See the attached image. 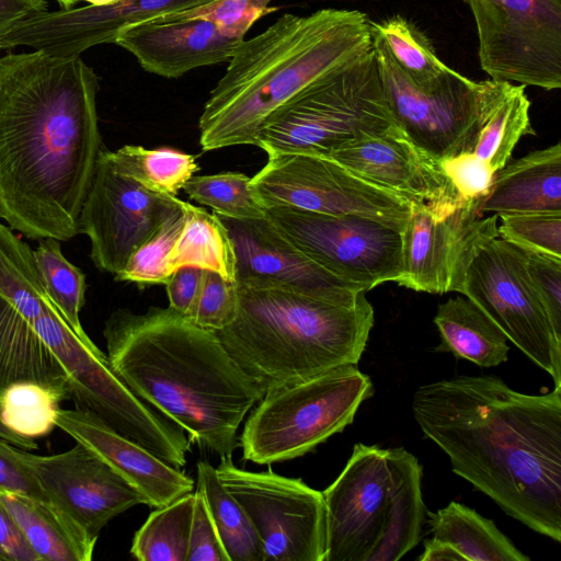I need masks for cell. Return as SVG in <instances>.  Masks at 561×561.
Segmentation results:
<instances>
[{"label": "cell", "mask_w": 561, "mask_h": 561, "mask_svg": "<svg viewBox=\"0 0 561 561\" xmlns=\"http://www.w3.org/2000/svg\"><path fill=\"white\" fill-rule=\"evenodd\" d=\"M98 90L80 56L0 57V218L30 239L80 232L101 151Z\"/></svg>", "instance_id": "6da1fadb"}, {"label": "cell", "mask_w": 561, "mask_h": 561, "mask_svg": "<svg viewBox=\"0 0 561 561\" xmlns=\"http://www.w3.org/2000/svg\"><path fill=\"white\" fill-rule=\"evenodd\" d=\"M412 412L457 476L561 541V387L527 394L494 375L457 376L419 387Z\"/></svg>", "instance_id": "7a4b0ae2"}, {"label": "cell", "mask_w": 561, "mask_h": 561, "mask_svg": "<svg viewBox=\"0 0 561 561\" xmlns=\"http://www.w3.org/2000/svg\"><path fill=\"white\" fill-rule=\"evenodd\" d=\"M103 336L116 376L192 443L220 457L240 446L238 430L264 394L214 331L170 307H150L114 311Z\"/></svg>", "instance_id": "3957f363"}, {"label": "cell", "mask_w": 561, "mask_h": 561, "mask_svg": "<svg viewBox=\"0 0 561 561\" xmlns=\"http://www.w3.org/2000/svg\"><path fill=\"white\" fill-rule=\"evenodd\" d=\"M371 47L370 19L359 10L283 14L243 39L228 60L199 116L202 150L255 146L257 131L274 112Z\"/></svg>", "instance_id": "277c9868"}, {"label": "cell", "mask_w": 561, "mask_h": 561, "mask_svg": "<svg viewBox=\"0 0 561 561\" xmlns=\"http://www.w3.org/2000/svg\"><path fill=\"white\" fill-rule=\"evenodd\" d=\"M234 320L216 331L263 394L357 365L374 325L365 295L353 305L280 288L238 286Z\"/></svg>", "instance_id": "5b68a950"}, {"label": "cell", "mask_w": 561, "mask_h": 561, "mask_svg": "<svg viewBox=\"0 0 561 561\" xmlns=\"http://www.w3.org/2000/svg\"><path fill=\"white\" fill-rule=\"evenodd\" d=\"M322 494L324 561H398L421 541L422 466L403 447L355 444Z\"/></svg>", "instance_id": "8992f818"}, {"label": "cell", "mask_w": 561, "mask_h": 561, "mask_svg": "<svg viewBox=\"0 0 561 561\" xmlns=\"http://www.w3.org/2000/svg\"><path fill=\"white\" fill-rule=\"evenodd\" d=\"M402 131L387 102L374 48L321 77L274 112L255 146L267 154L328 156L346 145Z\"/></svg>", "instance_id": "52a82bcc"}, {"label": "cell", "mask_w": 561, "mask_h": 561, "mask_svg": "<svg viewBox=\"0 0 561 561\" xmlns=\"http://www.w3.org/2000/svg\"><path fill=\"white\" fill-rule=\"evenodd\" d=\"M373 392L370 377L356 365L267 391L243 426V458L270 465L310 453L350 425Z\"/></svg>", "instance_id": "ba28073f"}, {"label": "cell", "mask_w": 561, "mask_h": 561, "mask_svg": "<svg viewBox=\"0 0 561 561\" xmlns=\"http://www.w3.org/2000/svg\"><path fill=\"white\" fill-rule=\"evenodd\" d=\"M62 365L69 400L174 468L186 463L190 436L139 399L112 370L106 355L85 345L48 302L32 323Z\"/></svg>", "instance_id": "9c48e42d"}, {"label": "cell", "mask_w": 561, "mask_h": 561, "mask_svg": "<svg viewBox=\"0 0 561 561\" xmlns=\"http://www.w3.org/2000/svg\"><path fill=\"white\" fill-rule=\"evenodd\" d=\"M371 41L387 102L403 134L438 161L471 153L492 107L497 80L473 81L449 68L433 84L421 87L373 32Z\"/></svg>", "instance_id": "30bf717a"}, {"label": "cell", "mask_w": 561, "mask_h": 561, "mask_svg": "<svg viewBox=\"0 0 561 561\" xmlns=\"http://www.w3.org/2000/svg\"><path fill=\"white\" fill-rule=\"evenodd\" d=\"M460 294L479 307L533 363L561 387V343L530 284L518 247L499 234L478 242Z\"/></svg>", "instance_id": "8fae6325"}, {"label": "cell", "mask_w": 561, "mask_h": 561, "mask_svg": "<svg viewBox=\"0 0 561 561\" xmlns=\"http://www.w3.org/2000/svg\"><path fill=\"white\" fill-rule=\"evenodd\" d=\"M491 79L561 88V0H463Z\"/></svg>", "instance_id": "7c38bea8"}, {"label": "cell", "mask_w": 561, "mask_h": 561, "mask_svg": "<svg viewBox=\"0 0 561 561\" xmlns=\"http://www.w3.org/2000/svg\"><path fill=\"white\" fill-rule=\"evenodd\" d=\"M251 178L265 206L327 215H358L404 227L413 204L350 171L335 160L310 153L267 154Z\"/></svg>", "instance_id": "4fadbf2b"}, {"label": "cell", "mask_w": 561, "mask_h": 561, "mask_svg": "<svg viewBox=\"0 0 561 561\" xmlns=\"http://www.w3.org/2000/svg\"><path fill=\"white\" fill-rule=\"evenodd\" d=\"M229 493L245 511L262 550V561H324L325 506L322 492L301 479L271 469H240L231 456L216 468Z\"/></svg>", "instance_id": "5bb4252c"}, {"label": "cell", "mask_w": 561, "mask_h": 561, "mask_svg": "<svg viewBox=\"0 0 561 561\" xmlns=\"http://www.w3.org/2000/svg\"><path fill=\"white\" fill-rule=\"evenodd\" d=\"M267 218L304 254L367 291L402 272V227L358 215H327L286 207Z\"/></svg>", "instance_id": "9a60e30c"}, {"label": "cell", "mask_w": 561, "mask_h": 561, "mask_svg": "<svg viewBox=\"0 0 561 561\" xmlns=\"http://www.w3.org/2000/svg\"><path fill=\"white\" fill-rule=\"evenodd\" d=\"M180 202L122 174L107 150L101 149L79 219V230L90 239L94 265L116 275L131 253L180 208Z\"/></svg>", "instance_id": "2e32d148"}, {"label": "cell", "mask_w": 561, "mask_h": 561, "mask_svg": "<svg viewBox=\"0 0 561 561\" xmlns=\"http://www.w3.org/2000/svg\"><path fill=\"white\" fill-rule=\"evenodd\" d=\"M499 216H479L477 205L450 210L413 205L402 230L400 286L432 294L460 293L476 245L499 234Z\"/></svg>", "instance_id": "e0dca14e"}, {"label": "cell", "mask_w": 561, "mask_h": 561, "mask_svg": "<svg viewBox=\"0 0 561 561\" xmlns=\"http://www.w3.org/2000/svg\"><path fill=\"white\" fill-rule=\"evenodd\" d=\"M10 448L37 480L50 503L96 540L114 517L133 506L146 504L135 488L80 443L47 456L34 455L13 445Z\"/></svg>", "instance_id": "ac0fdd59"}, {"label": "cell", "mask_w": 561, "mask_h": 561, "mask_svg": "<svg viewBox=\"0 0 561 561\" xmlns=\"http://www.w3.org/2000/svg\"><path fill=\"white\" fill-rule=\"evenodd\" d=\"M218 217L233 245L238 286L287 289L345 305L356 304L367 293L304 254L267 216Z\"/></svg>", "instance_id": "d6986e66"}, {"label": "cell", "mask_w": 561, "mask_h": 561, "mask_svg": "<svg viewBox=\"0 0 561 561\" xmlns=\"http://www.w3.org/2000/svg\"><path fill=\"white\" fill-rule=\"evenodd\" d=\"M210 0H121L108 5L46 11L16 23L0 36V50L20 46L69 57L115 43L125 27L161 15L190 10Z\"/></svg>", "instance_id": "ffe728a7"}, {"label": "cell", "mask_w": 561, "mask_h": 561, "mask_svg": "<svg viewBox=\"0 0 561 561\" xmlns=\"http://www.w3.org/2000/svg\"><path fill=\"white\" fill-rule=\"evenodd\" d=\"M325 157L413 205L448 210L468 204L460 199L440 161L416 147L403 131L356 141Z\"/></svg>", "instance_id": "44dd1931"}, {"label": "cell", "mask_w": 561, "mask_h": 561, "mask_svg": "<svg viewBox=\"0 0 561 561\" xmlns=\"http://www.w3.org/2000/svg\"><path fill=\"white\" fill-rule=\"evenodd\" d=\"M243 39L201 18L152 19L123 28L116 45L152 75L176 79L201 67L228 61Z\"/></svg>", "instance_id": "7402d4cb"}, {"label": "cell", "mask_w": 561, "mask_h": 561, "mask_svg": "<svg viewBox=\"0 0 561 561\" xmlns=\"http://www.w3.org/2000/svg\"><path fill=\"white\" fill-rule=\"evenodd\" d=\"M56 426L100 456L149 506H164L194 489V480L184 471L164 462L90 412L59 409Z\"/></svg>", "instance_id": "603a6c76"}, {"label": "cell", "mask_w": 561, "mask_h": 561, "mask_svg": "<svg viewBox=\"0 0 561 561\" xmlns=\"http://www.w3.org/2000/svg\"><path fill=\"white\" fill-rule=\"evenodd\" d=\"M477 213L561 214V145L533 151L496 171Z\"/></svg>", "instance_id": "cb8c5ba5"}, {"label": "cell", "mask_w": 561, "mask_h": 561, "mask_svg": "<svg viewBox=\"0 0 561 561\" xmlns=\"http://www.w3.org/2000/svg\"><path fill=\"white\" fill-rule=\"evenodd\" d=\"M432 538L424 540L419 561H529L492 519L451 501L427 513Z\"/></svg>", "instance_id": "d4e9b609"}, {"label": "cell", "mask_w": 561, "mask_h": 561, "mask_svg": "<svg viewBox=\"0 0 561 561\" xmlns=\"http://www.w3.org/2000/svg\"><path fill=\"white\" fill-rule=\"evenodd\" d=\"M36 382L69 400L66 371L34 327L0 297V396L11 385Z\"/></svg>", "instance_id": "484cf974"}, {"label": "cell", "mask_w": 561, "mask_h": 561, "mask_svg": "<svg viewBox=\"0 0 561 561\" xmlns=\"http://www.w3.org/2000/svg\"><path fill=\"white\" fill-rule=\"evenodd\" d=\"M0 502L41 561H90L96 539L50 502L0 490Z\"/></svg>", "instance_id": "4316f807"}, {"label": "cell", "mask_w": 561, "mask_h": 561, "mask_svg": "<svg viewBox=\"0 0 561 561\" xmlns=\"http://www.w3.org/2000/svg\"><path fill=\"white\" fill-rule=\"evenodd\" d=\"M434 323L439 332L437 352L451 353L480 367L507 362L510 346L504 333L471 300L450 298L438 306Z\"/></svg>", "instance_id": "83f0119b"}, {"label": "cell", "mask_w": 561, "mask_h": 561, "mask_svg": "<svg viewBox=\"0 0 561 561\" xmlns=\"http://www.w3.org/2000/svg\"><path fill=\"white\" fill-rule=\"evenodd\" d=\"M184 221L173 247L170 267H197L236 282V256L228 231L216 213L181 199Z\"/></svg>", "instance_id": "f1b7e54d"}, {"label": "cell", "mask_w": 561, "mask_h": 561, "mask_svg": "<svg viewBox=\"0 0 561 561\" xmlns=\"http://www.w3.org/2000/svg\"><path fill=\"white\" fill-rule=\"evenodd\" d=\"M525 85L497 80L495 98L472 153L493 172L502 169L523 136L535 135Z\"/></svg>", "instance_id": "f546056e"}, {"label": "cell", "mask_w": 561, "mask_h": 561, "mask_svg": "<svg viewBox=\"0 0 561 561\" xmlns=\"http://www.w3.org/2000/svg\"><path fill=\"white\" fill-rule=\"evenodd\" d=\"M202 494L229 561H262L261 545L245 511L220 481L208 461L196 466Z\"/></svg>", "instance_id": "4dcf8cb0"}, {"label": "cell", "mask_w": 561, "mask_h": 561, "mask_svg": "<svg viewBox=\"0 0 561 561\" xmlns=\"http://www.w3.org/2000/svg\"><path fill=\"white\" fill-rule=\"evenodd\" d=\"M33 254L42 286L50 304L85 345L98 350L80 322L87 289L83 272L66 259L57 239L39 240Z\"/></svg>", "instance_id": "1f68e13d"}, {"label": "cell", "mask_w": 561, "mask_h": 561, "mask_svg": "<svg viewBox=\"0 0 561 561\" xmlns=\"http://www.w3.org/2000/svg\"><path fill=\"white\" fill-rule=\"evenodd\" d=\"M107 154L118 172L163 195L176 196L199 170L196 156L168 147L126 145L116 151L107 150Z\"/></svg>", "instance_id": "d6a6232c"}, {"label": "cell", "mask_w": 561, "mask_h": 561, "mask_svg": "<svg viewBox=\"0 0 561 561\" xmlns=\"http://www.w3.org/2000/svg\"><path fill=\"white\" fill-rule=\"evenodd\" d=\"M195 492L157 507L135 533L130 554L140 561H186Z\"/></svg>", "instance_id": "836d02e7"}, {"label": "cell", "mask_w": 561, "mask_h": 561, "mask_svg": "<svg viewBox=\"0 0 561 561\" xmlns=\"http://www.w3.org/2000/svg\"><path fill=\"white\" fill-rule=\"evenodd\" d=\"M0 297L12 305L31 324L50 302L42 286L33 250L2 224Z\"/></svg>", "instance_id": "e575fe53"}, {"label": "cell", "mask_w": 561, "mask_h": 561, "mask_svg": "<svg viewBox=\"0 0 561 561\" xmlns=\"http://www.w3.org/2000/svg\"><path fill=\"white\" fill-rule=\"evenodd\" d=\"M370 28L396 64L417 85L433 84L449 69L424 33L407 19L396 15L380 22L370 20Z\"/></svg>", "instance_id": "d590c367"}, {"label": "cell", "mask_w": 561, "mask_h": 561, "mask_svg": "<svg viewBox=\"0 0 561 561\" xmlns=\"http://www.w3.org/2000/svg\"><path fill=\"white\" fill-rule=\"evenodd\" d=\"M64 398L36 382H18L0 396V419L13 433L25 438L48 435L56 426Z\"/></svg>", "instance_id": "8d00e7d4"}, {"label": "cell", "mask_w": 561, "mask_h": 561, "mask_svg": "<svg viewBox=\"0 0 561 561\" xmlns=\"http://www.w3.org/2000/svg\"><path fill=\"white\" fill-rule=\"evenodd\" d=\"M183 191L219 216L233 219L266 217V208L252 186L251 178L240 172L192 176Z\"/></svg>", "instance_id": "74e56055"}, {"label": "cell", "mask_w": 561, "mask_h": 561, "mask_svg": "<svg viewBox=\"0 0 561 561\" xmlns=\"http://www.w3.org/2000/svg\"><path fill=\"white\" fill-rule=\"evenodd\" d=\"M183 221L180 202V208L131 253L123 270L114 275L115 280L139 287L165 285L172 274L170 257Z\"/></svg>", "instance_id": "f35d334b"}, {"label": "cell", "mask_w": 561, "mask_h": 561, "mask_svg": "<svg viewBox=\"0 0 561 561\" xmlns=\"http://www.w3.org/2000/svg\"><path fill=\"white\" fill-rule=\"evenodd\" d=\"M499 237L527 251L561 259V214L531 213L499 217Z\"/></svg>", "instance_id": "ab89813d"}, {"label": "cell", "mask_w": 561, "mask_h": 561, "mask_svg": "<svg viewBox=\"0 0 561 561\" xmlns=\"http://www.w3.org/2000/svg\"><path fill=\"white\" fill-rule=\"evenodd\" d=\"M271 2L272 0H210L203 5L156 19H206L226 34L244 39L245 34L257 20L276 10L270 7Z\"/></svg>", "instance_id": "60d3db41"}, {"label": "cell", "mask_w": 561, "mask_h": 561, "mask_svg": "<svg viewBox=\"0 0 561 561\" xmlns=\"http://www.w3.org/2000/svg\"><path fill=\"white\" fill-rule=\"evenodd\" d=\"M238 305L237 283L204 271L197 299L187 318L196 325L216 332L234 320Z\"/></svg>", "instance_id": "b9f144b4"}, {"label": "cell", "mask_w": 561, "mask_h": 561, "mask_svg": "<svg viewBox=\"0 0 561 561\" xmlns=\"http://www.w3.org/2000/svg\"><path fill=\"white\" fill-rule=\"evenodd\" d=\"M520 251L533 289L557 341L561 343V259L524 249Z\"/></svg>", "instance_id": "7bdbcfd3"}, {"label": "cell", "mask_w": 561, "mask_h": 561, "mask_svg": "<svg viewBox=\"0 0 561 561\" xmlns=\"http://www.w3.org/2000/svg\"><path fill=\"white\" fill-rule=\"evenodd\" d=\"M460 199L474 204L488 195L494 173L472 152L440 161Z\"/></svg>", "instance_id": "ee69618b"}, {"label": "cell", "mask_w": 561, "mask_h": 561, "mask_svg": "<svg viewBox=\"0 0 561 561\" xmlns=\"http://www.w3.org/2000/svg\"><path fill=\"white\" fill-rule=\"evenodd\" d=\"M186 561H229L202 494L196 490Z\"/></svg>", "instance_id": "f6af8a7d"}, {"label": "cell", "mask_w": 561, "mask_h": 561, "mask_svg": "<svg viewBox=\"0 0 561 561\" xmlns=\"http://www.w3.org/2000/svg\"><path fill=\"white\" fill-rule=\"evenodd\" d=\"M11 444L0 439V490L50 502L33 474L12 454Z\"/></svg>", "instance_id": "bcb514c9"}, {"label": "cell", "mask_w": 561, "mask_h": 561, "mask_svg": "<svg viewBox=\"0 0 561 561\" xmlns=\"http://www.w3.org/2000/svg\"><path fill=\"white\" fill-rule=\"evenodd\" d=\"M204 270L182 266L174 270L165 284L169 307L185 317L192 311L197 299Z\"/></svg>", "instance_id": "7dc6e473"}, {"label": "cell", "mask_w": 561, "mask_h": 561, "mask_svg": "<svg viewBox=\"0 0 561 561\" xmlns=\"http://www.w3.org/2000/svg\"><path fill=\"white\" fill-rule=\"evenodd\" d=\"M0 560L41 561L0 502Z\"/></svg>", "instance_id": "c3c4849f"}, {"label": "cell", "mask_w": 561, "mask_h": 561, "mask_svg": "<svg viewBox=\"0 0 561 561\" xmlns=\"http://www.w3.org/2000/svg\"><path fill=\"white\" fill-rule=\"evenodd\" d=\"M46 11V0H0V36L16 23Z\"/></svg>", "instance_id": "681fc988"}, {"label": "cell", "mask_w": 561, "mask_h": 561, "mask_svg": "<svg viewBox=\"0 0 561 561\" xmlns=\"http://www.w3.org/2000/svg\"><path fill=\"white\" fill-rule=\"evenodd\" d=\"M0 439L25 450H32L37 448V444L34 439L22 437L11 430H9L0 419Z\"/></svg>", "instance_id": "f907efd6"}, {"label": "cell", "mask_w": 561, "mask_h": 561, "mask_svg": "<svg viewBox=\"0 0 561 561\" xmlns=\"http://www.w3.org/2000/svg\"><path fill=\"white\" fill-rule=\"evenodd\" d=\"M77 1H85L90 5H98V7H100V5L114 4V3H117L121 0H77Z\"/></svg>", "instance_id": "816d5d0a"}, {"label": "cell", "mask_w": 561, "mask_h": 561, "mask_svg": "<svg viewBox=\"0 0 561 561\" xmlns=\"http://www.w3.org/2000/svg\"><path fill=\"white\" fill-rule=\"evenodd\" d=\"M62 9H71L75 3H77V0H56Z\"/></svg>", "instance_id": "f5cc1de1"}]
</instances>
